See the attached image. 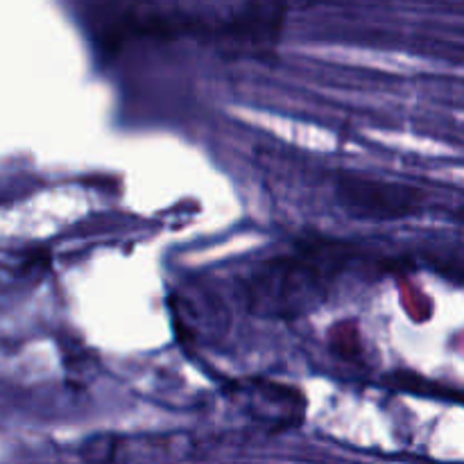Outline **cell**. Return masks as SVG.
Here are the masks:
<instances>
[{"instance_id": "1", "label": "cell", "mask_w": 464, "mask_h": 464, "mask_svg": "<svg viewBox=\"0 0 464 464\" xmlns=\"http://www.w3.org/2000/svg\"><path fill=\"white\" fill-rule=\"evenodd\" d=\"M338 198L352 216L370 220H394L411 216L420 207V193L403 184L367 177H344L338 184Z\"/></svg>"}]
</instances>
